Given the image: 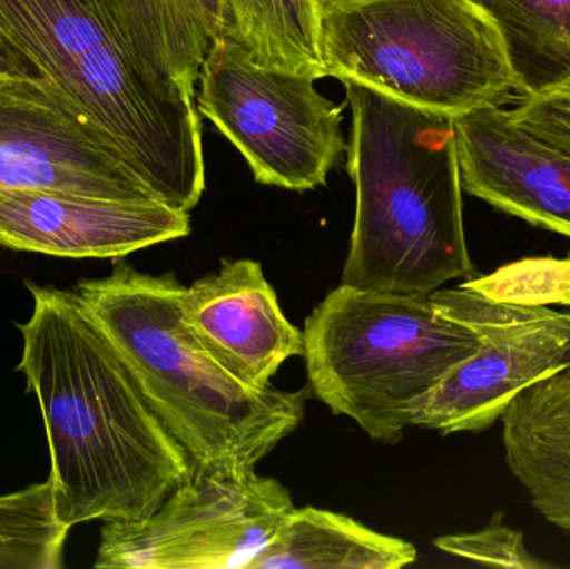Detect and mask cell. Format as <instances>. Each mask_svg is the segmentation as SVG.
I'll return each instance as SVG.
<instances>
[{"label": "cell", "mask_w": 570, "mask_h": 569, "mask_svg": "<svg viewBox=\"0 0 570 569\" xmlns=\"http://www.w3.org/2000/svg\"><path fill=\"white\" fill-rule=\"evenodd\" d=\"M223 33L267 69L327 77L321 0H223Z\"/></svg>", "instance_id": "cell-17"}, {"label": "cell", "mask_w": 570, "mask_h": 569, "mask_svg": "<svg viewBox=\"0 0 570 569\" xmlns=\"http://www.w3.org/2000/svg\"><path fill=\"white\" fill-rule=\"evenodd\" d=\"M292 510L291 493L273 478L193 467L150 517L104 523L94 568L247 569Z\"/></svg>", "instance_id": "cell-9"}, {"label": "cell", "mask_w": 570, "mask_h": 569, "mask_svg": "<svg viewBox=\"0 0 570 569\" xmlns=\"http://www.w3.org/2000/svg\"><path fill=\"white\" fill-rule=\"evenodd\" d=\"M0 33L160 203L184 213L197 206L206 164L194 94L142 69L107 0H0Z\"/></svg>", "instance_id": "cell-4"}, {"label": "cell", "mask_w": 570, "mask_h": 569, "mask_svg": "<svg viewBox=\"0 0 570 569\" xmlns=\"http://www.w3.org/2000/svg\"><path fill=\"white\" fill-rule=\"evenodd\" d=\"M465 284L494 300L570 310V253L564 257H525Z\"/></svg>", "instance_id": "cell-20"}, {"label": "cell", "mask_w": 570, "mask_h": 569, "mask_svg": "<svg viewBox=\"0 0 570 569\" xmlns=\"http://www.w3.org/2000/svg\"><path fill=\"white\" fill-rule=\"evenodd\" d=\"M512 124L546 146L570 157V77L508 109Z\"/></svg>", "instance_id": "cell-22"}, {"label": "cell", "mask_w": 570, "mask_h": 569, "mask_svg": "<svg viewBox=\"0 0 570 569\" xmlns=\"http://www.w3.org/2000/svg\"><path fill=\"white\" fill-rule=\"evenodd\" d=\"M160 203L122 154L42 76L0 79V193Z\"/></svg>", "instance_id": "cell-10"}, {"label": "cell", "mask_w": 570, "mask_h": 569, "mask_svg": "<svg viewBox=\"0 0 570 569\" xmlns=\"http://www.w3.org/2000/svg\"><path fill=\"white\" fill-rule=\"evenodd\" d=\"M39 76L32 63L0 33V79Z\"/></svg>", "instance_id": "cell-23"}, {"label": "cell", "mask_w": 570, "mask_h": 569, "mask_svg": "<svg viewBox=\"0 0 570 569\" xmlns=\"http://www.w3.org/2000/svg\"><path fill=\"white\" fill-rule=\"evenodd\" d=\"M429 297L442 316L471 330L479 347L425 398L415 426L481 433L519 394L570 363V311L494 300L465 283Z\"/></svg>", "instance_id": "cell-8"}, {"label": "cell", "mask_w": 570, "mask_h": 569, "mask_svg": "<svg viewBox=\"0 0 570 569\" xmlns=\"http://www.w3.org/2000/svg\"><path fill=\"white\" fill-rule=\"evenodd\" d=\"M462 189L570 239V157L512 124L504 107L454 117Z\"/></svg>", "instance_id": "cell-13"}, {"label": "cell", "mask_w": 570, "mask_h": 569, "mask_svg": "<svg viewBox=\"0 0 570 569\" xmlns=\"http://www.w3.org/2000/svg\"><path fill=\"white\" fill-rule=\"evenodd\" d=\"M501 424L512 477L532 508L570 534V363L519 394Z\"/></svg>", "instance_id": "cell-14"}, {"label": "cell", "mask_w": 570, "mask_h": 569, "mask_svg": "<svg viewBox=\"0 0 570 569\" xmlns=\"http://www.w3.org/2000/svg\"><path fill=\"white\" fill-rule=\"evenodd\" d=\"M357 209L342 286L429 296L472 279L454 117L344 80Z\"/></svg>", "instance_id": "cell-2"}, {"label": "cell", "mask_w": 570, "mask_h": 569, "mask_svg": "<svg viewBox=\"0 0 570 569\" xmlns=\"http://www.w3.org/2000/svg\"><path fill=\"white\" fill-rule=\"evenodd\" d=\"M183 314L213 360L253 390H266L285 361L304 356V331L288 323L257 261H224L184 286Z\"/></svg>", "instance_id": "cell-12"}, {"label": "cell", "mask_w": 570, "mask_h": 569, "mask_svg": "<svg viewBox=\"0 0 570 569\" xmlns=\"http://www.w3.org/2000/svg\"><path fill=\"white\" fill-rule=\"evenodd\" d=\"M189 213L163 203L57 190L0 193V247L70 259H119L189 236Z\"/></svg>", "instance_id": "cell-11"}, {"label": "cell", "mask_w": 570, "mask_h": 569, "mask_svg": "<svg viewBox=\"0 0 570 569\" xmlns=\"http://www.w3.org/2000/svg\"><path fill=\"white\" fill-rule=\"evenodd\" d=\"M200 112L239 149L257 183L324 186L345 150L342 107L312 77L267 69L220 33L200 70Z\"/></svg>", "instance_id": "cell-7"}, {"label": "cell", "mask_w": 570, "mask_h": 569, "mask_svg": "<svg viewBox=\"0 0 570 569\" xmlns=\"http://www.w3.org/2000/svg\"><path fill=\"white\" fill-rule=\"evenodd\" d=\"M134 59L154 79L196 94L223 33V0H107Z\"/></svg>", "instance_id": "cell-15"}, {"label": "cell", "mask_w": 570, "mask_h": 569, "mask_svg": "<svg viewBox=\"0 0 570 569\" xmlns=\"http://www.w3.org/2000/svg\"><path fill=\"white\" fill-rule=\"evenodd\" d=\"M183 291L173 273L153 276L126 263L76 286L83 310L193 467L249 477L304 420L305 391L253 390L230 376L187 327Z\"/></svg>", "instance_id": "cell-3"}, {"label": "cell", "mask_w": 570, "mask_h": 569, "mask_svg": "<svg viewBox=\"0 0 570 569\" xmlns=\"http://www.w3.org/2000/svg\"><path fill=\"white\" fill-rule=\"evenodd\" d=\"M417 560L414 545L368 530L344 514L292 510L247 569H401Z\"/></svg>", "instance_id": "cell-16"}, {"label": "cell", "mask_w": 570, "mask_h": 569, "mask_svg": "<svg viewBox=\"0 0 570 569\" xmlns=\"http://www.w3.org/2000/svg\"><path fill=\"white\" fill-rule=\"evenodd\" d=\"M498 27L519 99L570 77V0H474Z\"/></svg>", "instance_id": "cell-18"}, {"label": "cell", "mask_w": 570, "mask_h": 569, "mask_svg": "<svg viewBox=\"0 0 570 569\" xmlns=\"http://www.w3.org/2000/svg\"><path fill=\"white\" fill-rule=\"evenodd\" d=\"M327 76L459 116L519 97L504 42L474 0H321Z\"/></svg>", "instance_id": "cell-5"}, {"label": "cell", "mask_w": 570, "mask_h": 569, "mask_svg": "<svg viewBox=\"0 0 570 569\" xmlns=\"http://www.w3.org/2000/svg\"><path fill=\"white\" fill-rule=\"evenodd\" d=\"M304 343L315 398L384 443L415 426L425 398L479 347L429 296L342 284L305 321Z\"/></svg>", "instance_id": "cell-6"}, {"label": "cell", "mask_w": 570, "mask_h": 569, "mask_svg": "<svg viewBox=\"0 0 570 569\" xmlns=\"http://www.w3.org/2000/svg\"><path fill=\"white\" fill-rule=\"evenodd\" d=\"M26 284L33 310L17 324L23 340L17 371L42 413L57 518L73 528L150 517L186 483L193 460L76 291Z\"/></svg>", "instance_id": "cell-1"}, {"label": "cell", "mask_w": 570, "mask_h": 569, "mask_svg": "<svg viewBox=\"0 0 570 569\" xmlns=\"http://www.w3.org/2000/svg\"><path fill=\"white\" fill-rule=\"evenodd\" d=\"M502 513H495L488 527L474 533L451 534L434 541L439 550L489 567L514 569L551 568L525 547L524 534L504 524Z\"/></svg>", "instance_id": "cell-21"}, {"label": "cell", "mask_w": 570, "mask_h": 569, "mask_svg": "<svg viewBox=\"0 0 570 569\" xmlns=\"http://www.w3.org/2000/svg\"><path fill=\"white\" fill-rule=\"evenodd\" d=\"M70 528L57 518L50 481L0 497V569H60Z\"/></svg>", "instance_id": "cell-19"}]
</instances>
